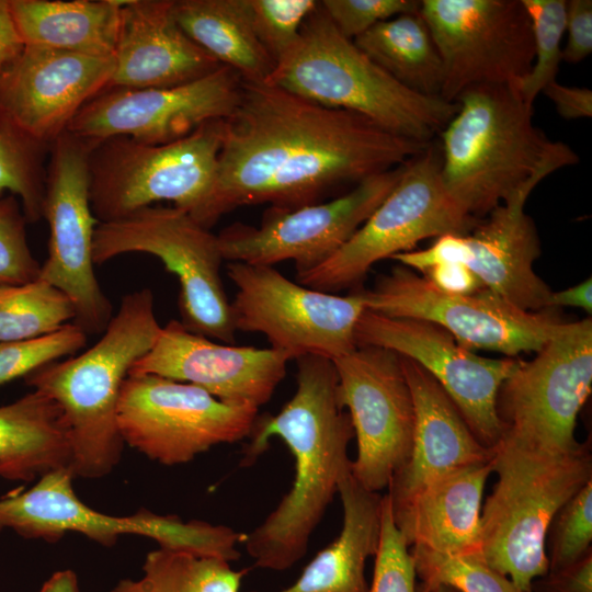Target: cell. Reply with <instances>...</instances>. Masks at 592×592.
Returning <instances> with one entry per match:
<instances>
[{
    "label": "cell",
    "instance_id": "cell-1",
    "mask_svg": "<svg viewBox=\"0 0 592 592\" xmlns=\"http://www.w3.org/2000/svg\"><path fill=\"white\" fill-rule=\"evenodd\" d=\"M368 118L327 107L266 82L242 81L224 119L217 177L193 216L210 228L240 206L298 208L408 162L428 146Z\"/></svg>",
    "mask_w": 592,
    "mask_h": 592
},
{
    "label": "cell",
    "instance_id": "cell-2",
    "mask_svg": "<svg viewBox=\"0 0 592 592\" xmlns=\"http://www.w3.org/2000/svg\"><path fill=\"white\" fill-rule=\"evenodd\" d=\"M294 396L275 415L257 419L241 465H251L273 437L294 457L289 491L243 544L257 567L289 569L308 548L310 535L351 469L349 443L354 431L339 403L338 376L331 360L305 355L297 360Z\"/></svg>",
    "mask_w": 592,
    "mask_h": 592
},
{
    "label": "cell",
    "instance_id": "cell-3",
    "mask_svg": "<svg viewBox=\"0 0 592 592\" xmlns=\"http://www.w3.org/2000/svg\"><path fill=\"white\" fill-rule=\"evenodd\" d=\"M456 102V113L439 133L440 172L449 195L476 219L579 161L568 145L549 140L534 125L533 106L515 84L476 86Z\"/></svg>",
    "mask_w": 592,
    "mask_h": 592
},
{
    "label": "cell",
    "instance_id": "cell-4",
    "mask_svg": "<svg viewBox=\"0 0 592 592\" xmlns=\"http://www.w3.org/2000/svg\"><path fill=\"white\" fill-rule=\"evenodd\" d=\"M160 330L152 292H132L122 298L118 310L91 348L24 377L32 390L59 407L70 435L75 477L101 478L119 463L124 447L117 425L122 387Z\"/></svg>",
    "mask_w": 592,
    "mask_h": 592
},
{
    "label": "cell",
    "instance_id": "cell-5",
    "mask_svg": "<svg viewBox=\"0 0 592 592\" xmlns=\"http://www.w3.org/2000/svg\"><path fill=\"white\" fill-rule=\"evenodd\" d=\"M265 82L316 104L357 113L424 145L458 107L457 102L422 95L394 79L337 30L320 1Z\"/></svg>",
    "mask_w": 592,
    "mask_h": 592
},
{
    "label": "cell",
    "instance_id": "cell-6",
    "mask_svg": "<svg viewBox=\"0 0 592 592\" xmlns=\"http://www.w3.org/2000/svg\"><path fill=\"white\" fill-rule=\"evenodd\" d=\"M497 482L481 508V556L523 592L548 571L546 536L559 509L592 480L590 445L551 454L501 440Z\"/></svg>",
    "mask_w": 592,
    "mask_h": 592
},
{
    "label": "cell",
    "instance_id": "cell-7",
    "mask_svg": "<svg viewBox=\"0 0 592 592\" xmlns=\"http://www.w3.org/2000/svg\"><path fill=\"white\" fill-rule=\"evenodd\" d=\"M224 119L163 145L114 136L95 144L89 158L90 203L99 223L116 220L167 201L192 217L214 187Z\"/></svg>",
    "mask_w": 592,
    "mask_h": 592
},
{
    "label": "cell",
    "instance_id": "cell-8",
    "mask_svg": "<svg viewBox=\"0 0 592 592\" xmlns=\"http://www.w3.org/2000/svg\"><path fill=\"white\" fill-rule=\"evenodd\" d=\"M157 257L178 277L180 322L191 332L226 344L236 341L231 306L220 275L224 258L217 235L174 206H148L99 223L94 264L124 253Z\"/></svg>",
    "mask_w": 592,
    "mask_h": 592
},
{
    "label": "cell",
    "instance_id": "cell-9",
    "mask_svg": "<svg viewBox=\"0 0 592 592\" xmlns=\"http://www.w3.org/2000/svg\"><path fill=\"white\" fill-rule=\"evenodd\" d=\"M70 467L41 476L26 490L0 497V532L11 530L29 539L48 543L65 534L78 533L104 546L123 535L151 538L159 547L190 551L228 562L239 559L237 548L246 534L226 525L204 521H183L177 515L157 514L141 509L125 516L109 515L87 505L76 494Z\"/></svg>",
    "mask_w": 592,
    "mask_h": 592
},
{
    "label": "cell",
    "instance_id": "cell-10",
    "mask_svg": "<svg viewBox=\"0 0 592 592\" xmlns=\"http://www.w3.org/2000/svg\"><path fill=\"white\" fill-rule=\"evenodd\" d=\"M440 170V150L430 144L403 164L390 193L333 255L296 274L299 284L333 294L357 285L375 263L411 251L423 239L468 234L480 219L449 195Z\"/></svg>",
    "mask_w": 592,
    "mask_h": 592
},
{
    "label": "cell",
    "instance_id": "cell-11",
    "mask_svg": "<svg viewBox=\"0 0 592 592\" xmlns=\"http://www.w3.org/2000/svg\"><path fill=\"white\" fill-rule=\"evenodd\" d=\"M591 389L592 321L566 322L501 385V440L551 454L577 452L583 445L574 435L577 419Z\"/></svg>",
    "mask_w": 592,
    "mask_h": 592
},
{
    "label": "cell",
    "instance_id": "cell-12",
    "mask_svg": "<svg viewBox=\"0 0 592 592\" xmlns=\"http://www.w3.org/2000/svg\"><path fill=\"white\" fill-rule=\"evenodd\" d=\"M361 293L371 311L432 322L468 350L482 349L506 357L538 352L566 325L553 309L527 311L487 288L466 294L442 291L402 264Z\"/></svg>",
    "mask_w": 592,
    "mask_h": 592
},
{
    "label": "cell",
    "instance_id": "cell-13",
    "mask_svg": "<svg viewBox=\"0 0 592 592\" xmlns=\"http://www.w3.org/2000/svg\"><path fill=\"white\" fill-rule=\"evenodd\" d=\"M237 293L230 303L236 331L259 332L291 360H335L355 350L356 323L366 309L360 291L348 296L294 283L273 266L229 262Z\"/></svg>",
    "mask_w": 592,
    "mask_h": 592
},
{
    "label": "cell",
    "instance_id": "cell-14",
    "mask_svg": "<svg viewBox=\"0 0 592 592\" xmlns=\"http://www.w3.org/2000/svg\"><path fill=\"white\" fill-rule=\"evenodd\" d=\"M252 405L224 402L194 385L158 375H128L117 408L124 444L166 466L182 465L219 444L249 437Z\"/></svg>",
    "mask_w": 592,
    "mask_h": 592
},
{
    "label": "cell",
    "instance_id": "cell-15",
    "mask_svg": "<svg viewBox=\"0 0 592 592\" xmlns=\"http://www.w3.org/2000/svg\"><path fill=\"white\" fill-rule=\"evenodd\" d=\"M96 143L66 132L50 144L43 202L49 239L38 274L70 299L72 322L87 334L102 333L113 317L94 273L89 158Z\"/></svg>",
    "mask_w": 592,
    "mask_h": 592
},
{
    "label": "cell",
    "instance_id": "cell-16",
    "mask_svg": "<svg viewBox=\"0 0 592 592\" xmlns=\"http://www.w3.org/2000/svg\"><path fill=\"white\" fill-rule=\"evenodd\" d=\"M420 14L442 59L445 101L476 86L515 84L532 68V24L522 0H422Z\"/></svg>",
    "mask_w": 592,
    "mask_h": 592
},
{
    "label": "cell",
    "instance_id": "cell-17",
    "mask_svg": "<svg viewBox=\"0 0 592 592\" xmlns=\"http://www.w3.org/2000/svg\"><path fill=\"white\" fill-rule=\"evenodd\" d=\"M402 166L364 179L345 194L298 208L270 206L259 227L235 223L217 235L224 260L252 265L293 261L297 273L333 255L394 189Z\"/></svg>",
    "mask_w": 592,
    "mask_h": 592
},
{
    "label": "cell",
    "instance_id": "cell-18",
    "mask_svg": "<svg viewBox=\"0 0 592 592\" xmlns=\"http://www.w3.org/2000/svg\"><path fill=\"white\" fill-rule=\"evenodd\" d=\"M332 362L339 403L356 436L351 474L379 492L407 462L413 440L414 405L400 357L387 349L357 346Z\"/></svg>",
    "mask_w": 592,
    "mask_h": 592
},
{
    "label": "cell",
    "instance_id": "cell-19",
    "mask_svg": "<svg viewBox=\"0 0 592 592\" xmlns=\"http://www.w3.org/2000/svg\"><path fill=\"white\" fill-rule=\"evenodd\" d=\"M354 337L356 346L387 349L421 365L447 394L478 441L490 449L499 444V389L523 360L482 357L432 322L368 309L361 315Z\"/></svg>",
    "mask_w": 592,
    "mask_h": 592
},
{
    "label": "cell",
    "instance_id": "cell-20",
    "mask_svg": "<svg viewBox=\"0 0 592 592\" xmlns=\"http://www.w3.org/2000/svg\"><path fill=\"white\" fill-rule=\"evenodd\" d=\"M527 185L492 209L465 235L447 234L426 249L392 259L422 273L434 265L462 264L482 287L527 311L548 310L551 289L535 273L540 242L533 219L524 212L535 189Z\"/></svg>",
    "mask_w": 592,
    "mask_h": 592
},
{
    "label": "cell",
    "instance_id": "cell-21",
    "mask_svg": "<svg viewBox=\"0 0 592 592\" xmlns=\"http://www.w3.org/2000/svg\"><path fill=\"white\" fill-rule=\"evenodd\" d=\"M242 81L223 65L201 79L171 88L105 89L79 111L67 132L93 141L127 136L149 145L168 144L207 122L229 117Z\"/></svg>",
    "mask_w": 592,
    "mask_h": 592
},
{
    "label": "cell",
    "instance_id": "cell-22",
    "mask_svg": "<svg viewBox=\"0 0 592 592\" xmlns=\"http://www.w3.org/2000/svg\"><path fill=\"white\" fill-rule=\"evenodd\" d=\"M288 355L272 348L221 344L170 320L129 375H158L200 387L234 405L266 403L286 374Z\"/></svg>",
    "mask_w": 592,
    "mask_h": 592
},
{
    "label": "cell",
    "instance_id": "cell-23",
    "mask_svg": "<svg viewBox=\"0 0 592 592\" xmlns=\"http://www.w3.org/2000/svg\"><path fill=\"white\" fill-rule=\"evenodd\" d=\"M113 70L114 57L24 45L0 73V110L50 145L106 88Z\"/></svg>",
    "mask_w": 592,
    "mask_h": 592
},
{
    "label": "cell",
    "instance_id": "cell-24",
    "mask_svg": "<svg viewBox=\"0 0 592 592\" xmlns=\"http://www.w3.org/2000/svg\"><path fill=\"white\" fill-rule=\"evenodd\" d=\"M172 8L173 0L124 2L114 70L105 89L171 88L223 66L183 32Z\"/></svg>",
    "mask_w": 592,
    "mask_h": 592
},
{
    "label": "cell",
    "instance_id": "cell-25",
    "mask_svg": "<svg viewBox=\"0 0 592 592\" xmlns=\"http://www.w3.org/2000/svg\"><path fill=\"white\" fill-rule=\"evenodd\" d=\"M399 357L413 399L414 431L409 457L387 487L391 509L434 479L493 457L434 377L414 361Z\"/></svg>",
    "mask_w": 592,
    "mask_h": 592
},
{
    "label": "cell",
    "instance_id": "cell-26",
    "mask_svg": "<svg viewBox=\"0 0 592 592\" xmlns=\"http://www.w3.org/2000/svg\"><path fill=\"white\" fill-rule=\"evenodd\" d=\"M493 458V457H492ZM492 460L443 475L391 509L396 527L411 547L446 555H481L482 494Z\"/></svg>",
    "mask_w": 592,
    "mask_h": 592
},
{
    "label": "cell",
    "instance_id": "cell-27",
    "mask_svg": "<svg viewBox=\"0 0 592 592\" xmlns=\"http://www.w3.org/2000/svg\"><path fill=\"white\" fill-rule=\"evenodd\" d=\"M338 493L343 508L339 536L312 558L292 585L278 592L368 591L365 565L378 549L383 496L360 485L351 469L342 477Z\"/></svg>",
    "mask_w": 592,
    "mask_h": 592
},
{
    "label": "cell",
    "instance_id": "cell-28",
    "mask_svg": "<svg viewBox=\"0 0 592 592\" xmlns=\"http://www.w3.org/2000/svg\"><path fill=\"white\" fill-rule=\"evenodd\" d=\"M126 0H10L24 45L113 57Z\"/></svg>",
    "mask_w": 592,
    "mask_h": 592
},
{
    "label": "cell",
    "instance_id": "cell-29",
    "mask_svg": "<svg viewBox=\"0 0 592 592\" xmlns=\"http://www.w3.org/2000/svg\"><path fill=\"white\" fill-rule=\"evenodd\" d=\"M71 443L59 407L32 390L0 407V478L30 482L71 465Z\"/></svg>",
    "mask_w": 592,
    "mask_h": 592
},
{
    "label": "cell",
    "instance_id": "cell-30",
    "mask_svg": "<svg viewBox=\"0 0 592 592\" xmlns=\"http://www.w3.org/2000/svg\"><path fill=\"white\" fill-rule=\"evenodd\" d=\"M173 16L183 32L243 81L265 82L275 61L259 41L248 0H173Z\"/></svg>",
    "mask_w": 592,
    "mask_h": 592
},
{
    "label": "cell",
    "instance_id": "cell-31",
    "mask_svg": "<svg viewBox=\"0 0 592 592\" xmlns=\"http://www.w3.org/2000/svg\"><path fill=\"white\" fill-rule=\"evenodd\" d=\"M353 42L408 89L422 95L441 98L443 64L420 10L382 21Z\"/></svg>",
    "mask_w": 592,
    "mask_h": 592
},
{
    "label": "cell",
    "instance_id": "cell-32",
    "mask_svg": "<svg viewBox=\"0 0 592 592\" xmlns=\"http://www.w3.org/2000/svg\"><path fill=\"white\" fill-rule=\"evenodd\" d=\"M138 579H122L111 592H239L248 569L226 560L159 547L149 551Z\"/></svg>",
    "mask_w": 592,
    "mask_h": 592
},
{
    "label": "cell",
    "instance_id": "cell-33",
    "mask_svg": "<svg viewBox=\"0 0 592 592\" xmlns=\"http://www.w3.org/2000/svg\"><path fill=\"white\" fill-rule=\"evenodd\" d=\"M49 149L0 110V195H14L27 223L43 218Z\"/></svg>",
    "mask_w": 592,
    "mask_h": 592
},
{
    "label": "cell",
    "instance_id": "cell-34",
    "mask_svg": "<svg viewBox=\"0 0 592 592\" xmlns=\"http://www.w3.org/2000/svg\"><path fill=\"white\" fill-rule=\"evenodd\" d=\"M73 319L70 299L38 277L22 285H0V342L43 337Z\"/></svg>",
    "mask_w": 592,
    "mask_h": 592
},
{
    "label": "cell",
    "instance_id": "cell-35",
    "mask_svg": "<svg viewBox=\"0 0 592 592\" xmlns=\"http://www.w3.org/2000/svg\"><path fill=\"white\" fill-rule=\"evenodd\" d=\"M532 24L534 62L515 87L531 106L543 89L556 80L562 60L566 32V0H522Z\"/></svg>",
    "mask_w": 592,
    "mask_h": 592
},
{
    "label": "cell",
    "instance_id": "cell-36",
    "mask_svg": "<svg viewBox=\"0 0 592 592\" xmlns=\"http://www.w3.org/2000/svg\"><path fill=\"white\" fill-rule=\"evenodd\" d=\"M410 553L421 582L446 584L458 592H523L481 555L454 556L421 547H411Z\"/></svg>",
    "mask_w": 592,
    "mask_h": 592
},
{
    "label": "cell",
    "instance_id": "cell-37",
    "mask_svg": "<svg viewBox=\"0 0 592 592\" xmlns=\"http://www.w3.org/2000/svg\"><path fill=\"white\" fill-rule=\"evenodd\" d=\"M546 544L548 571L565 568L592 553V480L556 513Z\"/></svg>",
    "mask_w": 592,
    "mask_h": 592
},
{
    "label": "cell",
    "instance_id": "cell-38",
    "mask_svg": "<svg viewBox=\"0 0 592 592\" xmlns=\"http://www.w3.org/2000/svg\"><path fill=\"white\" fill-rule=\"evenodd\" d=\"M87 343V333L73 322L30 340L0 342V387L64 356H71Z\"/></svg>",
    "mask_w": 592,
    "mask_h": 592
},
{
    "label": "cell",
    "instance_id": "cell-39",
    "mask_svg": "<svg viewBox=\"0 0 592 592\" xmlns=\"http://www.w3.org/2000/svg\"><path fill=\"white\" fill-rule=\"evenodd\" d=\"M316 0H248L254 32L275 64L296 44Z\"/></svg>",
    "mask_w": 592,
    "mask_h": 592
},
{
    "label": "cell",
    "instance_id": "cell-40",
    "mask_svg": "<svg viewBox=\"0 0 592 592\" xmlns=\"http://www.w3.org/2000/svg\"><path fill=\"white\" fill-rule=\"evenodd\" d=\"M27 220L19 200L0 195V285H22L38 277L41 264L26 238Z\"/></svg>",
    "mask_w": 592,
    "mask_h": 592
},
{
    "label": "cell",
    "instance_id": "cell-41",
    "mask_svg": "<svg viewBox=\"0 0 592 592\" xmlns=\"http://www.w3.org/2000/svg\"><path fill=\"white\" fill-rule=\"evenodd\" d=\"M415 579L410 548L395 525L390 502L385 494L379 545L367 592H417Z\"/></svg>",
    "mask_w": 592,
    "mask_h": 592
},
{
    "label": "cell",
    "instance_id": "cell-42",
    "mask_svg": "<svg viewBox=\"0 0 592 592\" xmlns=\"http://www.w3.org/2000/svg\"><path fill=\"white\" fill-rule=\"evenodd\" d=\"M320 4L337 30L354 39L377 23L420 10L417 0H322Z\"/></svg>",
    "mask_w": 592,
    "mask_h": 592
},
{
    "label": "cell",
    "instance_id": "cell-43",
    "mask_svg": "<svg viewBox=\"0 0 592 592\" xmlns=\"http://www.w3.org/2000/svg\"><path fill=\"white\" fill-rule=\"evenodd\" d=\"M567 42L562 60L578 64L592 52V1L570 0L566 8Z\"/></svg>",
    "mask_w": 592,
    "mask_h": 592
},
{
    "label": "cell",
    "instance_id": "cell-44",
    "mask_svg": "<svg viewBox=\"0 0 592 592\" xmlns=\"http://www.w3.org/2000/svg\"><path fill=\"white\" fill-rule=\"evenodd\" d=\"M531 592H592V553L556 571H547L531 585Z\"/></svg>",
    "mask_w": 592,
    "mask_h": 592
},
{
    "label": "cell",
    "instance_id": "cell-45",
    "mask_svg": "<svg viewBox=\"0 0 592 592\" xmlns=\"http://www.w3.org/2000/svg\"><path fill=\"white\" fill-rule=\"evenodd\" d=\"M555 105L565 119H579L592 116V91L587 88L569 87L557 82L548 83L542 91Z\"/></svg>",
    "mask_w": 592,
    "mask_h": 592
},
{
    "label": "cell",
    "instance_id": "cell-46",
    "mask_svg": "<svg viewBox=\"0 0 592 592\" xmlns=\"http://www.w3.org/2000/svg\"><path fill=\"white\" fill-rule=\"evenodd\" d=\"M423 276L442 291L466 294L482 287L478 278L462 264H440L429 267Z\"/></svg>",
    "mask_w": 592,
    "mask_h": 592
},
{
    "label": "cell",
    "instance_id": "cell-47",
    "mask_svg": "<svg viewBox=\"0 0 592 592\" xmlns=\"http://www.w3.org/2000/svg\"><path fill=\"white\" fill-rule=\"evenodd\" d=\"M23 47L11 13L10 0H0V73Z\"/></svg>",
    "mask_w": 592,
    "mask_h": 592
},
{
    "label": "cell",
    "instance_id": "cell-48",
    "mask_svg": "<svg viewBox=\"0 0 592 592\" xmlns=\"http://www.w3.org/2000/svg\"><path fill=\"white\" fill-rule=\"evenodd\" d=\"M567 306L581 308L588 314L592 311V280L588 278L572 287L560 292H551L548 299L549 309Z\"/></svg>",
    "mask_w": 592,
    "mask_h": 592
},
{
    "label": "cell",
    "instance_id": "cell-49",
    "mask_svg": "<svg viewBox=\"0 0 592 592\" xmlns=\"http://www.w3.org/2000/svg\"><path fill=\"white\" fill-rule=\"evenodd\" d=\"M38 592H79L77 574L70 569L58 570L43 583Z\"/></svg>",
    "mask_w": 592,
    "mask_h": 592
},
{
    "label": "cell",
    "instance_id": "cell-50",
    "mask_svg": "<svg viewBox=\"0 0 592 592\" xmlns=\"http://www.w3.org/2000/svg\"><path fill=\"white\" fill-rule=\"evenodd\" d=\"M417 592H458V591L446 584L421 582L420 584H417Z\"/></svg>",
    "mask_w": 592,
    "mask_h": 592
},
{
    "label": "cell",
    "instance_id": "cell-51",
    "mask_svg": "<svg viewBox=\"0 0 592 592\" xmlns=\"http://www.w3.org/2000/svg\"><path fill=\"white\" fill-rule=\"evenodd\" d=\"M528 592H531V591H528Z\"/></svg>",
    "mask_w": 592,
    "mask_h": 592
}]
</instances>
